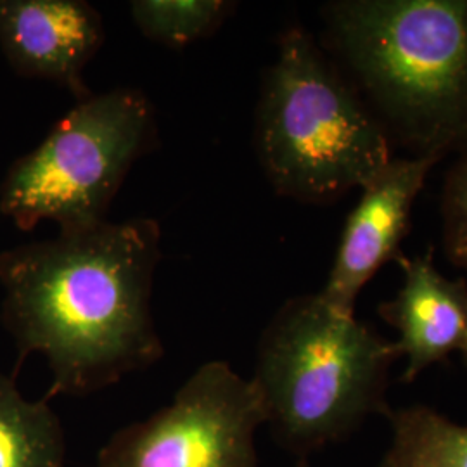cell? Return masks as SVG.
I'll return each mask as SVG.
<instances>
[{"label": "cell", "mask_w": 467, "mask_h": 467, "mask_svg": "<svg viewBox=\"0 0 467 467\" xmlns=\"http://www.w3.org/2000/svg\"><path fill=\"white\" fill-rule=\"evenodd\" d=\"M296 467H308V464H306V461H300V462H298V466Z\"/></svg>", "instance_id": "15"}, {"label": "cell", "mask_w": 467, "mask_h": 467, "mask_svg": "<svg viewBox=\"0 0 467 467\" xmlns=\"http://www.w3.org/2000/svg\"><path fill=\"white\" fill-rule=\"evenodd\" d=\"M65 433L47 399L26 400L0 372V467H63Z\"/></svg>", "instance_id": "11"}, {"label": "cell", "mask_w": 467, "mask_h": 467, "mask_svg": "<svg viewBox=\"0 0 467 467\" xmlns=\"http://www.w3.org/2000/svg\"><path fill=\"white\" fill-rule=\"evenodd\" d=\"M160 243V223L139 217L0 251L2 324L17 366L46 357L47 399L98 391L163 357L150 310Z\"/></svg>", "instance_id": "1"}, {"label": "cell", "mask_w": 467, "mask_h": 467, "mask_svg": "<svg viewBox=\"0 0 467 467\" xmlns=\"http://www.w3.org/2000/svg\"><path fill=\"white\" fill-rule=\"evenodd\" d=\"M436 158L391 160L364 185L360 201L347 218L333 267L320 298L341 316H355L366 284L384 264L400 256L410 215Z\"/></svg>", "instance_id": "7"}, {"label": "cell", "mask_w": 467, "mask_h": 467, "mask_svg": "<svg viewBox=\"0 0 467 467\" xmlns=\"http://www.w3.org/2000/svg\"><path fill=\"white\" fill-rule=\"evenodd\" d=\"M320 15L389 140L440 161L467 150V0H334Z\"/></svg>", "instance_id": "2"}, {"label": "cell", "mask_w": 467, "mask_h": 467, "mask_svg": "<svg viewBox=\"0 0 467 467\" xmlns=\"http://www.w3.org/2000/svg\"><path fill=\"white\" fill-rule=\"evenodd\" d=\"M391 440L378 467H467V424L430 405L389 407Z\"/></svg>", "instance_id": "10"}, {"label": "cell", "mask_w": 467, "mask_h": 467, "mask_svg": "<svg viewBox=\"0 0 467 467\" xmlns=\"http://www.w3.org/2000/svg\"><path fill=\"white\" fill-rule=\"evenodd\" d=\"M403 284L391 300L378 306V316L397 334L395 347L405 358L403 383H414L434 364L459 351L467 327V281L449 279L434 267L433 251L397 258Z\"/></svg>", "instance_id": "9"}, {"label": "cell", "mask_w": 467, "mask_h": 467, "mask_svg": "<svg viewBox=\"0 0 467 467\" xmlns=\"http://www.w3.org/2000/svg\"><path fill=\"white\" fill-rule=\"evenodd\" d=\"M461 357H462V362H464V366L467 368V327L466 334H464V337H462V343H461Z\"/></svg>", "instance_id": "14"}, {"label": "cell", "mask_w": 467, "mask_h": 467, "mask_svg": "<svg viewBox=\"0 0 467 467\" xmlns=\"http://www.w3.org/2000/svg\"><path fill=\"white\" fill-rule=\"evenodd\" d=\"M265 412L251 379L213 360L150 418L119 430L96 467H258Z\"/></svg>", "instance_id": "6"}, {"label": "cell", "mask_w": 467, "mask_h": 467, "mask_svg": "<svg viewBox=\"0 0 467 467\" xmlns=\"http://www.w3.org/2000/svg\"><path fill=\"white\" fill-rule=\"evenodd\" d=\"M158 144L156 115L139 88H113L80 100L0 184V213L19 231L52 220L59 233L106 222L135 161Z\"/></svg>", "instance_id": "5"}, {"label": "cell", "mask_w": 467, "mask_h": 467, "mask_svg": "<svg viewBox=\"0 0 467 467\" xmlns=\"http://www.w3.org/2000/svg\"><path fill=\"white\" fill-rule=\"evenodd\" d=\"M106 38L99 11L84 0H0V50L19 77L46 80L85 100V67Z\"/></svg>", "instance_id": "8"}, {"label": "cell", "mask_w": 467, "mask_h": 467, "mask_svg": "<svg viewBox=\"0 0 467 467\" xmlns=\"http://www.w3.org/2000/svg\"><path fill=\"white\" fill-rule=\"evenodd\" d=\"M441 241L447 260L467 270V150L451 168L441 194Z\"/></svg>", "instance_id": "13"}, {"label": "cell", "mask_w": 467, "mask_h": 467, "mask_svg": "<svg viewBox=\"0 0 467 467\" xmlns=\"http://www.w3.org/2000/svg\"><path fill=\"white\" fill-rule=\"evenodd\" d=\"M254 150L272 189L306 204L362 189L393 160L379 119L301 25L281 34L264 75Z\"/></svg>", "instance_id": "4"}, {"label": "cell", "mask_w": 467, "mask_h": 467, "mask_svg": "<svg viewBox=\"0 0 467 467\" xmlns=\"http://www.w3.org/2000/svg\"><path fill=\"white\" fill-rule=\"evenodd\" d=\"M235 5L225 0H134L130 15L146 38L182 49L215 34Z\"/></svg>", "instance_id": "12"}, {"label": "cell", "mask_w": 467, "mask_h": 467, "mask_svg": "<svg viewBox=\"0 0 467 467\" xmlns=\"http://www.w3.org/2000/svg\"><path fill=\"white\" fill-rule=\"evenodd\" d=\"M399 358L395 341L366 322L334 312L318 293L301 295L260 336L251 383L274 440L305 461L384 416Z\"/></svg>", "instance_id": "3"}]
</instances>
